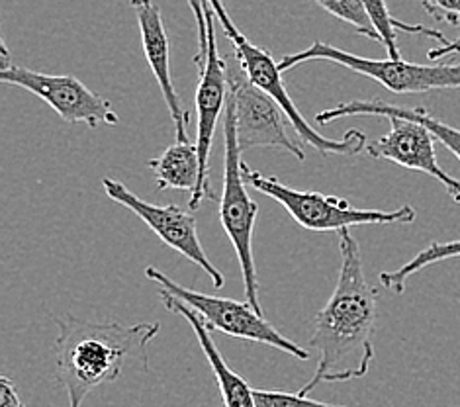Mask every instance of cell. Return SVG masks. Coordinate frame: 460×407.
Listing matches in <instances>:
<instances>
[{"label": "cell", "mask_w": 460, "mask_h": 407, "mask_svg": "<svg viewBox=\"0 0 460 407\" xmlns=\"http://www.w3.org/2000/svg\"><path fill=\"white\" fill-rule=\"evenodd\" d=\"M253 398L257 407H345L317 402L310 395H302L300 392H280V390H257L253 388Z\"/></svg>", "instance_id": "ffe728a7"}, {"label": "cell", "mask_w": 460, "mask_h": 407, "mask_svg": "<svg viewBox=\"0 0 460 407\" xmlns=\"http://www.w3.org/2000/svg\"><path fill=\"white\" fill-rule=\"evenodd\" d=\"M425 13L447 24H460V0H421Z\"/></svg>", "instance_id": "44dd1931"}, {"label": "cell", "mask_w": 460, "mask_h": 407, "mask_svg": "<svg viewBox=\"0 0 460 407\" xmlns=\"http://www.w3.org/2000/svg\"><path fill=\"white\" fill-rule=\"evenodd\" d=\"M147 167L155 174L159 190H184L190 196L200 186V155L196 141H177L159 157L151 159Z\"/></svg>", "instance_id": "2e32d148"}, {"label": "cell", "mask_w": 460, "mask_h": 407, "mask_svg": "<svg viewBox=\"0 0 460 407\" xmlns=\"http://www.w3.org/2000/svg\"><path fill=\"white\" fill-rule=\"evenodd\" d=\"M372 159H386L403 169L418 171L439 181L448 196L460 204V181L447 174L437 161L435 137L429 129L410 119L390 118V129L386 136L370 141L367 149Z\"/></svg>", "instance_id": "7c38bea8"}, {"label": "cell", "mask_w": 460, "mask_h": 407, "mask_svg": "<svg viewBox=\"0 0 460 407\" xmlns=\"http://www.w3.org/2000/svg\"><path fill=\"white\" fill-rule=\"evenodd\" d=\"M456 53H460V34L455 41H448V43H445V46L433 48L429 53H427V59L439 61L443 58H448V55H456Z\"/></svg>", "instance_id": "cb8c5ba5"}, {"label": "cell", "mask_w": 460, "mask_h": 407, "mask_svg": "<svg viewBox=\"0 0 460 407\" xmlns=\"http://www.w3.org/2000/svg\"><path fill=\"white\" fill-rule=\"evenodd\" d=\"M447 259H460V239L456 241H448V243H431L429 247H425L420 251L411 261L405 262L403 267L392 272H382L380 274V282L385 288H388L394 294H403L405 292V284H408L410 277H413L415 272H420L427 267L435 265V262H441Z\"/></svg>", "instance_id": "ac0fdd59"}, {"label": "cell", "mask_w": 460, "mask_h": 407, "mask_svg": "<svg viewBox=\"0 0 460 407\" xmlns=\"http://www.w3.org/2000/svg\"><path fill=\"white\" fill-rule=\"evenodd\" d=\"M241 169H243V179L251 189L277 200L292 216L296 224L304 229L315 231V234H325V231L341 234L343 229L372 224H413L415 216H418L408 204L392 212L357 210L343 198L290 189V186L282 184L275 177L251 171L245 163L241 164Z\"/></svg>", "instance_id": "5b68a950"}, {"label": "cell", "mask_w": 460, "mask_h": 407, "mask_svg": "<svg viewBox=\"0 0 460 407\" xmlns=\"http://www.w3.org/2000/svg\"><path fill=\"white\" fill-rule=\"evenodd\" d=\"M102 189L111 200L134 212L141 222L163 241V243L169 245L172 251L181 252L184 259L194 262L196 267H200L208 277L212 279L214 288H224L226 277L212 265V261L208 259L206 251L200 243L199 229H196V217L190 212H186L174 204H149L131 192L126 184L118 182L111 177L102 179Z\"/></svg>", "instance_id": "8fae6325"}, {"label": "cell", "mask_w": 460, "mask_h": 407, "mask_svg": "<svg viewBox=\"0 0 460 407\" xmlns=\"http://www.w3.org/2000/svg\"><path fill=\"white\" fill-rule=\"evenodd\" d=\"M0 407H26L6 376L0 378Z\"/></svg>", "instance_id": "603a6c76"}, {"label": "cell", "mask_w": 460, "mask_h": 407, "mask_svg": "<svg viewBox=\"0 0 460 407\" xmlns=\"http://www.w3.org/2000/svg\"><path fill=\"white\" fill-rule=\"evenodd\" d=\"M317 4H320L325 13H330L332 16L353 26L357 30V34L382 43V38L376 31L375 24H372L367 8L363 6L360 0H320Z\"/></svg>", "instance_id": "d6986e66"}, {"label": "cell", "mask_w": 460, "mask_h": 407, "mask_svg": "<svg viewBox=\"0 0 460 407\" xmlns=\"http://www.w3.org/2000/svg\"><path fill=\"white\" fill-rule=\"evenodd\" d=\"M341 267L332 298L314 317L310 345L320 360L302 395L323 382H347L367 376L375 358L372 335L376 325V290L365 277L363 257L350 229L339 234Z\"/></svg>", "instance_id": "6da1fadb"}, {"label": "cell", "mask_w": 460, "mask_h": 407, "mask_svg": "<svg viewBox=\"0 0 460 407\" xmlns=\"http://www.w3.org/2000/svg\"><path fill=\"white\" fill-rule=\"evenodd\" d=\"M360 3H363V6L367 8V13L372 20V24H375L376 31L380 34L382 46L386 48L390 59H402L400 49H398V41H396L398 31H408V34H420L425 38H431V40L441 41V46L448 43V40L441 34L439 30L427 28L421 24H405V22L394 18L386 6V0H360Z\"/></svg>", "instance_id": "e0dca14e"}, {"label": "cell", "mask_w": 460, "mask_h": 407, "mask_svg": "<svg viewBox=\"0 0 460 407\" xmlns=\"http://www.w3.org/2000/svg\"><path fill=\"white\" fill-rule=\"evenodd\" d=\"M208 3H210L214 10L216 20L220 22V26L224 28V34L227 36L229 41H232L235 58L241 63L243 71L247 73L249 81L253 83L257 89L269 94L272 101L280 106L284 116L288 118L290 126L294 128V131L298 134V137L304 143L312 146L322 157H330V155L353 157V155H358L363 149H367L368 146L367 136L358 129H349L343 136V139L323 137L320 131H315V128L310 126L308 119L300 114L298 106H296L290 98L287 86H284V81H282V71L279 67V63L275 61V58H272V53L255 46V43H251L245 38L243 31H241L235 26V22L229 18L222 0H208Z\"/></svg>", "instance_id": "3957f363"}, {"label": "cell", "mask_w": 460, "mask_h": 407, "mask_svg": "<svg viewBox=\"0 0 460 407\" xmlns=\"http://www.w3.org/2000/svg\"><path fill=\"white\" fill-rule=\"evenodd\" d=\"M189 6L192 8V14L196 20V26H199V55H196V65L204 63L206 53H208V31H206V16H204V6L202 0H186Z\"/></svg>", "instance_id": "7402d4cb"}, {"label": "cell", "mask_w": 460, "mask_h": 407, "mask_svg": "<svg viewBox=\"0 0 460 407\" xmlns=\"http://www.w3.org/2000/svg\"><path fill=\"white\" fill-rule=\"evenodd\" d=\"M204 16H206V31H208V53L204 63L199 67L200 81L196 89V116H199V126H196V146H199L200 155V186L190 196L189 208L199 210L204 200H216L210 186V151L216 134L217 119L222 112H226L229 84H227V63L217 51L216 41V14L208 0H202Z\"/></svg>", "instance_id": "9c48e42d"}, {"label": "cell", "mask_w": 460, "mask_h": 407, "mask_svg": "<svg viewBox=\"0 0 460 407\" xmlns=\"http://www.w3.org/2000/svg\"><path fill=\"white\" fill-rule=\"evenodd\" d=\"M159 296L169 312L182 315L186 322L190 323L196 339H199L204 357L208 358V362H210L214 378L217 382V388H220L224 405L226 407H257L255 398H253V388L249 386L243 376H239L235 370L227 367V362L224 360L220 349H217V345L214 343L212 332L204 325V322L199 315H196V312H192L190 307H186L177 298H172V296L167 294L165 290H159Z\"/></svg>", "instance_id": "5bb4252c"}, {"label": "cell", "mask_w": 460, "mask_h": 407, "mask_svg": "<svg viewBox=\"0 0 460 407\" xmlns=\"http://www.w3.org/2000/svg\"><path fill=\"white\" fill-rule=\"evenodd\" d=\"M58 325V378L67 392L69 407H81L98 386L122 376L128 358H136L147 368V349L159 333V323L122 325L86 322L75 315L59 319Z\"/></svg>", "instance_id": "7a4b0ae2"}, {"label": "cell", "mask_w": 460, "mask_h": 407, "mask_svg": "<svg viewBox=\"0 0 460 407\" xmlns=\"http://www.w3.org/2000/svg\"><path fill=\"white\" fill-rule=\"evenodd\" d=\"M129 4L137 18L146 59L149 63L153 76L157 79L161 94L165 98V104L169 108L174 136H177V141H190L189 131H186V126L190 122V114L182 108L181 96L177 94V89H174L172 83L171 46L165 24H163L161 8L153 0H129Z\"/></svg>", "instance_id": "4fadbf2b"}, {"label": "cell", "mask_w": 460, "mask_h": 407, "mask_svg": "<svg viewBox=\"0 0 460 407\" xmlns=\"http://www.w3.org/2000/svg\"><path fill=\"white\" fill-rule=\"evenodd\" d=\"M0 83L20 86L48 102L67 124H84L89 128L118 126L119 118L112 104L83 81L71 75H48L31 71L22 65L0 69Z\"/></svg>", "instance_id": "30bf717a"}, {"label": "cell", "mask_w": 460, "mask_h": 407, "mask_svg": "<svg viewBox=\"0 0 460 407\" xmlns=\"http://www.w3.org/2000/svg\"><path fill=\"white\" fill-rule=\"evenodd\" d=\"M327 61L363 75L367 79L380 83L385 89L396 94H421L431 91L460 89V63L420 65L403 59H370L355 53H347L323 41H314L304 51L290 53L279 63L280 71H288L304 63Z\"/></svg>", "instance_id": "8992f818"}, {"label": "cell", "mask_w": 460, "mask_h": 407, "mask_svg": "<svg viewBox=\"0 0 460 407\" xmlns=\"http://www.w3.org/2000/svg\"><path fill=\"white\" fill-rule=\"evenodd\" d=\"M349 116H372V118H402L410 119V122H418L431 131L437 141H441L443 146L453 153V155L460 161V129L443 124L441 119L433 118L425 108H408V106H396L388 104L385 101H350L337 104L332 110H323L315 116L317 124H330L339 118Z\"/></svg>", "instance_id": "9a60e30c"}, {"label": "cell", "mask_w": 460, "mask_h": 407, "mask_svg": "<svg viewBox=\"0 0 460 407\" xmlns=\"http://www.w3.org/2000/svg\"><path fill=\"white\" fill-rule=\"evenodd\" d=\"M224 186L220 198V222L226 235L232 241L235 255L243 277V288L247 304L255 307L259 314V280L253 259V231L257 222L259 206L251 200L247 192V182L241 169V149L237 143L235 128V102L229 93L226 112H224Z\"/></svg>", "instance_id": "277c9868"}, {"label": "cell", "mask_w": 460, "mask_h": 407, "mask_svg": "<svg viewBox=\"0 0 460 407\" xmlns=\"http://www.w3.org/2000/svg\"><path fill=\"white\" fill-rule=\"evenodd\" d=\"M146 277L159 284L161 290L171 294L172 298L182 302L186 307L196 312L204 325L210 332H220L229 337L253 341L259 345H267L272 349H279L298 360H308L310 350L300 347L294 341L287 339L279 329L269 323L262 314H259L253 305L247 302H237L229 298H216V296H208L202 292H196L190 288H184L179 282L171 280L167 274H163L155 267L146 269Z\"/></svg>", "instance_id": "52a82bcc"}, {"label": "cell", "mask_w": 460, "mask_h": 407, "mask_svg": "<svg viewBox=\"0 0 460 407\" xmlns=\"http://www.w3.org/2000/svg\"><path fill=\"white\" fill-rule=\"evenodd\" d=\"M227 84L235 102V128L241 153L269 147L290 153L298 161L305 159V153L298 141H294L287 129L288 118L269 94L249 81L237 58H226Z\"/></svg>", "instance_id": "ba28073f"}]
</instances>
